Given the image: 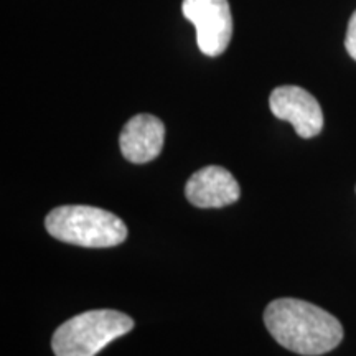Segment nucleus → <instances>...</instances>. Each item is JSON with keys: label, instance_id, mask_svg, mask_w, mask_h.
<instances>
[{"label": "nucleus", "instance_id": "0eeeda50", "mask_svg": "<svg viewBox=\"0 0 356 356\" xmlns=\"http://www.w3.org/2000/svg\"><path fill=\"white\" fill-rule=\"evenodd\" d=\"M163 142L165 126L159 118L150 114L134 115L119 137L121 152L132 163L152 162L162 152Z\"/></svg>", "mask_w": 356, "mask_h": 356}, {"label": "nucleus", "instance_id": "f03ea898", "mask_svg": "<svg viewBox=\"0 0 356 356\" xmlns=\"http://www.w3.org/2000/svg\"><path fill=\"white\" fill-rule=\"evenodd\" d=\"M53 238L83 248L118 246L127 238V226L114 213L86 204H66L50 211L44 220Z\"/></svg>", "mask_w": 356, "mask_h": 356}, {"label": "nucleus", "instance_id": "39448f33", "mask_svg": "<svg viewBox=\"0 0 356 356\" xmlns=\"http://www.w3.org/2000/svg\"><path fill=\"white\" fill-rule=\"evenodd\" d=\"M269 106L277 119L291 122L302 139H312L323 129L318 101L299 86H279L270 92Z\"/></svg>", "mask_w": 356, "mask_h": 356}, {"label": "nucleus", "instance_id": "423d86ee", "mask_svg": "<svg viewBox=\"0 0 356 356\" xmlns=\"http://www.w3.org/2000/svg\"><path fill=\"white\" fill-rule=\"evenodd\" d=\"M185 195L198 208H222L238 202L241 188L226 168L208 165L188 178Z\"/></svg>", "mask_w": 356, "mask_h": 356}, {"label": "nucleus", "instance_id": "20e7f679", "mask_svg": "<svg viewBox=\"0 0 356 356\" xmlns=\"http://www.w3.org/2000/svg\"><path fill=\"white\" fill-rule=\"evenodd\" d=\"M181 12L197 29L200 51L220 56L233 37V15L228 0H184Z\"/></svg>", "mask_w": 356, "mask_h": 356}, {"label": "nucleus", "instance_id": "7ed1b4c3", "mask_svg": "<svg viewBox=\"0 0 356 356\" xmlns=\"http://www.w3.org/2000/svg\"><path fill=\"white\" fill-rule=\"evenodd\" d=\"M134 328V320L118 310H89L66 320L51 338L56 356H96L115 338Z\"/></svg>", "mask_w": 356, "mask_h": 356}, {"label": "nucleus", "instance_id": "f257e3e1", "mask_svg": "<svg viewBox=\"0 0 356 356\" xmlns=\"http://www.w3.org/2000/svg\"><path fill=\"white\" fill-rule=\"evenodd\" d=\"M264 323L279 345L297 355L328 353L343 340V327L332 314L299 299L270 302Z\"/></svg>", "mask_w": 356, "mask_h": 356}, {"label": "nucleus", "instance_id": "6e6552de", "mask_svg": "<svg viewBox=\"0 0 356 356\" xmlns=\"http://www.w3.org/2000/svg\"><path fill=\"white\" fill-rule=\"evenodd\" d=\"M345 48L350 53V56L356 61V10L348 22V30H346Z\"/></svg>", "mask_w": 356, "mask_h": 356}]
</instances>
